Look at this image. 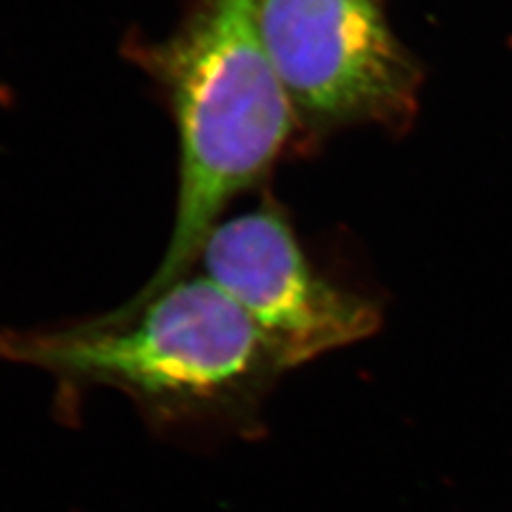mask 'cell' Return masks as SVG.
Masks as SVG:
<instances>
[{"mask_svg":"<svg viewBox=\"0 0 512 512\" xmlns=\"http://www.w3.org/2000/svg\"><path fill=\"white\" fill-rule=\"evenodd\" d=\"M0 359L52 374L65 393L122 391L160 431L243 420L281 372L251 317L203 274L67 327L0 329Z\"/></svg>","mask_w":512,"mask_h":512,"instance_id":"6da1fadb","label":"cell"},{"mask_svg":"<svg viewBox=\"0 0 512 512\" xmlns=\"http://www.w3.org/2000/svg\"><path fill=\"white\" fill-rule=\"evenodd\" d=\"M260 0H198L179 31L139 54L179 133V198L164 258L128 306L190 275L228 203L255 186L296 112L258 27Z\"/></svg>","mask_w":512,"mask_h":512,"instance_id":"7a4b0ae2","label":"cell"},{"mask_svg":"<svg viewBox=\"0 0 512 512\" xmlns=\"http://www.w3.org/2000/svg\"><path fill=\"white\" fill-rule=\"evenodd\" d=\"M258 27L296 118L313 126H397L420 74L378 0H260Z\"/></svg>","mask_w":512,"mask_h":512,"instance_id":"3957f363","label":"cell"},{"mask_svg":"<svg viewBox=\"0 0 512 512\" xmlns=\"http://www.w3.org/2000/svg\"><path fill=\"white\" fill-rule=\"evenodd\" d=\"M203 275L234 298L277 368L304 365L374 334L380 313L317 274L274 207L220 220L203 243Z\"/></svg>","mask_w":512,"mask_h":512,"instance_id":"277c9868","label":"cell"}]
</instances>
